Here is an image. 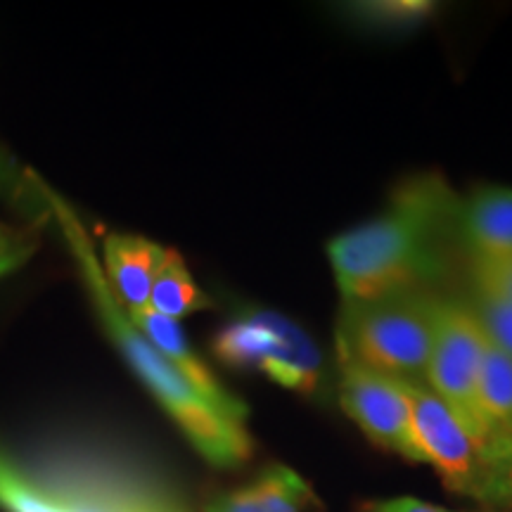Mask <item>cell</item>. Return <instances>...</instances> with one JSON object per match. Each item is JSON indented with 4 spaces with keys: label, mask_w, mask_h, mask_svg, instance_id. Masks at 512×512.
<instances>
[{
    "label": "cell",
    "mask_w": 512,
    "mask_h": 512,
    "mask_svg": "<svg viewBox=\"0 0 512 512\" xmlns=\"http://www.w3.org/2000/svg\"><path fill=\"white\" fill-rule=\"evenodd\" d=\"M460 197L437 174L403 181L382 214L337 235L328 245L344 302L394 292H425L448 268L458 235Z\"/></svg>",
    "instance_id": "cell-1"
},
{
    "label": "cell",
    "mask_w": 512,
    "mask_h": 512,
    "mask_svg": "<svg viewBox=\"0 0 512 512\" xmlns=\"http://www.w3.org/2000/svg\"><path fill=\"white\" fill-rule=\"evenodd\" d=\"M64 226H67V235L72 240L74 252L79 256L83 275H86L88 287H91L95 304L100 309V318L105 320L107 330L119 344L121 354L131 363L145 387L150 389L152 396L159 401L166 415L176 422L178 430L185 434L200 456L207 460L209 465L221 467H238L247 463L252 456L254 444L247 430L245 415H235L228 411H221L219 406L204 399L178 370L171 366L159 351L152 347L147 339L136 330L126 316L124 306L114 297V292L107 285L105 273L95 264V256L88 247L86 235L74 223V216L67 211H60Z\"/></svg>",
    "instance_id": "cell-2"
},
{
    "label": "cell",
    "mask_w": 512,
    "mask_h": 512,
    "mask_svg": "<svg viewBox=\"0 0 512 512\" xmlns=\"http://www.w3.org/2000/svg\"><path fill=\"white\" fill-rule=\"evenodd\" d=\"M437 299L394 292L342 304L337 356L394 380L422 382L432 351Z\"/></svg>",
    "instance_id": "cell-3"
},
{
    "label": "cell",
    "mask_w": 512,
    "mask_h": 512,
    "mask_svg": "<svg viewBox=\"0 0 512 512\" xmlns=\"http://www.w3.org/2000/svg\"><path fill=\"white\" fill-rule=\"evenodd\" d=\"M484 332L475 313L463 302H441L434 309L432 351L422 382L463 420L482 446L491 475L498 472V453L479 408V370L484 358ZM491 479V477H489Z\"/></svg>",
    "instance_id": "cell-4"
},
{
    "label": "cell",
    "mask_w": 512,
    "mask_h": 512,
    "mask_svg": "<svg viewBox=\"0 0 512 512\" xmlns=\"http://www.w3.org/2000/svg\"><path fill=\"white\" fill-rule=\"evenodd\" d=\"M214 354L233 368H252L292 392H311L320 377V354L302 328L259 311L228 323L211 342Z\"/></svg>",
    "instance_id": "cell-5"
},
{
    "label": "cell",
    "mask_w": 512,
    "mask_h": 512,
    "mask_svg": "<svg viewBox=\"0 0 512 512\" xmlns=\"http://www.w3.org/2000/svg\"><path fill=\"white\" fill-rule=\"evenodd\" d=\"M399 382L411 411V434L420 463L432 465L448 489L477 501L491 477L482 446L425 382Z\"/></svg>",
    "instance_id": "cell-6"
},
{
    "label": "cell",
    "mask_w": 512,
    "mask_h": 512,
    "mask_svg": "<svg viewBox=\"0 0 512 512\" xmlns=\"http://www.w3.org/2000/svg\"><path fill=\"white\" fill-rule=\"evenodd\" d=\"M0 508L5 512H178L131 486L38 482L0 453Z\"/></svg>",
    "instance_id": "cell-7"
},
{
    "label": "cell",
    "mask_w": 512,
    "mask_h": 512,
    "mask_svg": "<svg viewBox=\"0 0 512 512\" xmlns=\"http://www.w3.org/2000/svg\"><path fill=\"white\" fill-rule=\"evenodd\" d=\"M339 403L373 444L420 463L411 434V411L399 380L339 358Z\"/></svg>",
    "instance_id": "cell-8"
},
{
    "label": "cell",
    "mask_w": 512,
    "mask_h": 512,
    "mask_svg": "<svg viewBox=\"0 0 512 512\" xmlns=\"http://www.w3.org/2000/svg\"><path fill=\"white\" fill-rule=\"evenodd\" d=\"M458 235L472 264L512 256V188L486 183L460 200Z\"/></svg>",
    "instance_id": "cell-9"
},
{
    "label": "cell",
    "mask_w": 512,
    "mask_h": 512,
    "mask_svg": "<svg viewBox=\"0 0 512 512\" xmlns=\"http://www.w3.org/2000/svg\"><path fill=\"white\" fill-rule=\"evenodd\" d=\"M126 316L133 325H136L140 335H143L147 342H150L152 347H155L159 354H162L166 361H169L171 366H174L178 373H181L185 380H188L192 387L204 396V399L214 403V406H219L221 411L245 415V418H249L245 403L235 399L233 394H228L219 384V380L209 373V368L204 366L202 358L190 349L188 339H185V332L181 325H178V320L166 318L162 313L152 311L150 306H145V309H138V311H126Z\"/></svg>",
    "instance_id": "cell-10"
},
{
    "label": "cell",
    "mask_w": 512,
    "mask_h": 512,
    "mask_svg": "<svg viewBox=\"0 0 512 512\" xmlns=\"http://www.w3.org/2000/svg\"><path fill=\"white\" fill-rule=\"evenodd\" d=\"M166 249L138 235H110L105 240V280L126 311L150 306L155 275Z\"/></svg>",
    "instance_id": "cell-11"
},
{
    "label": "cell",
    "mask_w": 512,
    "mask_h": 512,
    "mask_svg": "<svg viewBox=\"0 0 512 512\" xmlns=\"http://www.w3.org/2000/svg\"><path fill=\"white\" fill-rule=\"evenodd\" d=\"M316 505L302 475L287 465H268L249 484L216 496L202 512H311Z\"/></svg>",
    "instance_id": "cell-12"
},
{
    "label": "cell",
    "mask_w": 512,
    "mask_h": 512,
    "mask_svg": "<svg viewBox=\"0 0 512 512\" xmlns=\"http://www.w3.org/2000/svg\"><path fill=\"white\" fill-rule=\"evenodd\" d=\"M150 309L174 320L188 316V313L211 309L207 292L195 283L183 256L174 249H166L162 266L155 275L150 292Z\"/></svg>",
    "instance_id": "cell-13"
},
{
    "label": "cell",
    "mask_w": 512,
    "mask_h": 512,
    "mask_svg": "<svg viewBox=\"0 0 512 512\" xmlns=\"http://www.w3.org/2000/svg\"><path fill=\"white\" fill-rule=\"evenodd\" d=\"M434 8L437 5L427 0H377V3H354L347 10L351 17L361 19L370 27L403 29L430 17Z\"/></svg>",
    "instance_id": "cell-14"
},
{
    "label": "cell",
    "mask_w": 512,
    "mask_h": 512,
    "mask_svg": "<svg viewBox=\"0 0 512 512\" xmlns=\"http://www.w3.org/2000/svg\"><path fill=\"white\" fill-rule=\"evenodd\" d=\"M467 306L475 313L486 339L512 358V302L475 287V297Z\"/></svg>",
    "instance_id": "cell-15"
},
{
    "label": "cell",
    "mask_w": 512,
    "mask_h": 512,
    "mask_svg": "<svg viewBox=\"0 0 512 512\" xmlns=\"http://www.w3.org/2000/svg\"><path fill=\"white\" fill-rule=\"evenodd\" d=\"M36 228H15L0 223V278L24 266L38 249Z\"/></svg>",
    "instance_id": "cell-16"
},
{
    "label": "cell",
    "mask_w": 512,
    "mask_h": 512,
    "mask_svg": "<svg viewBox=\"0 0 512 512\" xmlns=\"http://www.w3.org/2000/svg\"><path fill=\"white\" fill-rule=\"evenodd\" d=\"M472 280L477 290L491 292L512 302V256L503 261H479L472 264Z\"/></svg>",
    "instance_id": "cell-17"
},
{
    "label": "cell",
    "mask_w": 512,
    "mask_h": 512,
    "mask_svg": "<svg viewBox=\"0 0 512 512\" xmlns=\"http://www.w3.org/2000/svg\"><path fill=\"white\" fill-rule=\"evenodd\" d=\"M0 192L24 211H41L46 204L36 200V195H31L29 178H24L22 171L3 152H0Z\"/></svg>",
    "instance_id": "cell-18"
},
{
    "label": "cell",
    "mask_w": 512,
    "mask_h": 512,
    "mask_svg": "<svg viewBox=\"0 0 512 512\" xmlns=\"http://www.w3.org/2000/svg\"><path fill=\"white\" fill-rule=\"evenodd\" d=\"M479 503H484L486 508H498V510H510L512 512V465L505 470L496 472L484 486V491L477 498Z\"/></svg>",
    "instance_id": "cell-19"
},
{
    "label": "cell",
    "mask_w": 512,
    "mask_h": 512,
    "mask_svg": "<svg viewBox=\"0 0 512 512\" xmlns=\"http://www.w3.org/2000/svg\"><path fill=\"white\" fill-rule=\"evenodd\" d=\"M363 512H453L441 508V505L420 501L413 496H396V498H384V501L368 503Z\"/></svg>",
    "instance_id": "cell-20"
},
{
    "label": "cell",
    "mask_w": 512,
    "mask_h": 512,
    "mask_svg": "<svg viewBox=\"0 0 512 512\" xmlns=\"http://www.w3.org/2000/svg\"><path fill=\"white\" fill-rule=\"evenodd\" d=\"M477 512H510V510H498V508H484V510H477Z\"/></svg>",
    "instance_id": "cell-21"
}]
</instances>
